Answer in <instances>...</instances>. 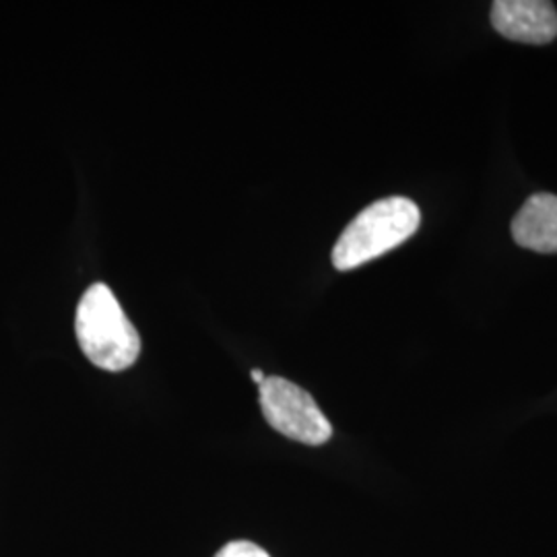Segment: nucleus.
<instances>
[{
    "mask_svg": "<svg viewBox=\"0 0 557 557\" xmlns=\"http://www.w3.org/2000/svg\"><path fill=\"white\" fill-rule=\"evenodd\" d=\"M75 333L85 358L106 372L128 370L139 359V333L106 283H94L83 294Z\"/></svg>",
    "mask_w": 557,
    "mask_h": 557,
    "instance_id": "1",
    "label": "nucleus"
},
{
    "mask_svg": "<svg viewBox=\"0 0 557 557\" xmlns=\"http://www.w3.org/2000/svg\"><path fill=\"white\" fill-rule=\"evenodd\" d=\"M419 207L407 197H388L368 205L338 236L333 248L337 271H351L391 252L419 230Z\"/></svg>",
    "mask_w": 557,
    "mask_h": 557,
    "instance_id": "2",
    "label": "nucleus"
},
{
    "mask_svg": "<svg viewBox=\"0 0 557 557\" xmlns=\"http://www.w3.org/2000/svg\"><path fill=\"white\" fill-rule=\"evenodd\" d=\"M260 409L267 423L306 446H322L333 436V425L320 411L314 397L281 376H267L259 384Z\"/></svg>",
    "mask_w": 557,
    "mask_h": 557,
    "instance_id": "3",
    "label": "nucleus"
},
{
    "mask_svg": "<svg viewBox=\"0 0 557 557\" xmlns=\"http://www.w3.org/2000/svg\"><path fill=\"white\" fill-rule=\"evenodd\" d=\"M490 17L508 40L543 46L557 38V9L549 0H496Z\"/></svg>",
    "mask_w": 557,
    "mask_h": 557,
    "instance_id": "4",
    "label": "nucleus"
},
{
    "mask_svg": "<svg viewBox=\"0 0 557 557\" xmlns=\"http://www.w3.org/2000/svg\"><path fill=\"white\" fill-rule=\"evenodd\" d=\"M512 238L527 250L557 255V195L537 193L527 199L512 220Z\"/></svg>",
    "mask_w": 557,
    "mask_h": 557,
    "instance_id": "5",
    "label": "nucleus"
},
{
    "mask_svg": "<svg viewBox=\"0 0 557 557\" xmlns=\"http://www.w3.org/2000/svg\"><path fill=\"white\" fill-rule=\"evenodd\" d=\"M215 557H271L260 545L252 541H234L227 543Z\"/></svg>",
    "mask_w": 557,
    "mask_h": 557,
    "instance_id": "6",
    "label": "nucleus"
},
{
    "mask_svg": "<svg viewBox=\"0 0 557 557\" xmlns=\"http://www.w3.org/2000/svg\"><path fill=\"white\" fill-rule=\"evenodd\" d=\"M250 376H252V380H255V382H259V384H262V382H264V379H267V376H264V374H262L260 370H252V374H250Z\"/></svg>",
    "mask_w": 557,
    "mask_h": 557,
    "instance_id": "7",
    "label": "nucleus"
}]
</instances>
